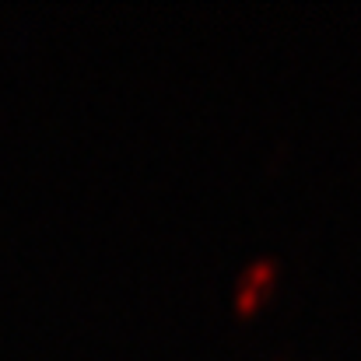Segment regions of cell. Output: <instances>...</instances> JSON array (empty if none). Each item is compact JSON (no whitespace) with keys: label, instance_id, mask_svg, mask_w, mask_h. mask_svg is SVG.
<instances>
[{"label":"cell","instance_id":"6da1fadb","mask_svg":"<svg viewBox=\"0 0 361 361\" xmlns=\"http://www.w3.org/2000/svg\"><path fill=\"white\" fill-rule=\"evenodd\" d=\"M274 277H277V263H274V259H256V263H249L245 274L239 277V284H235V309H239V312H252V309L263 302V295L270 291Z\"/></svg>","mask_w":361,"mask_h":361}]
</instances>
